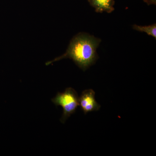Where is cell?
Masks as SVG:
<instances>
[{
  "label": "cell",
  "mask_w": 156,
  "mask_h": 156,
  "mask_svg": "<svg viewBox=\"0 0 156 156\" xmlns=\"http://www.w3.org/2000/svg\"><path fill=\"white\" fill-rule=\"evenodd\" d=\"M99 44L98 39L90 36L80 34L72 40L66 53L46 63L51 64L62 58H71L83 70L93 64L96 58V49Z\"/></svg>",
  "instance_id": "obj_1"
},
{
  "label": "cell",
  "mask_w": 156,
  "mask_h": 156,
  "mask_svg": "<svg viewBox=\"0 0 156 156\" xmlns=\"http://www.w3.org/2000/svg\"><path fill=\"white\" fill-rule=\"evenodd\" d=\"M52 101L56 106H61L63 108V114L61 119L63 123L71 115L75 112L79 106L77 93L72 88H67L62 93L58 92Z\"/></svg>",
  "instance_id": "obj_2"
},
{
  "label": "cell",
  "mask_w": 156,
  "mask_h": 156,
  "mask_svg": "<svg viewBox=\"0 0 156 156\" xmlns=\"http://www.w3.org/2000/svg\"><path fill=\"white\" fill-rule=\"evenodd\" d=\"M79 106L85 114L100 109L101 106L95 99V92L92 89H87L82 92L79 98Z\"/></svg>",
  "instance_id": "obj_3"
},
{
  "label": "cell",
  "mask_w": 156,
  "mask_h": 156,
  "mask_svg": "<svg viewBox=\"0 0 156 156\" xmlns=\"http://www.w3.org/2000/svg\"><path fill=\"white\" fill-rule=\"evenodd\" d=\"M90 5L94 7L97 12L111 13L114 11V0H89Z\"/></svg>",
  "instance_id": "obj_4"
},
{
  "label": "cell",
  "mask_w": 156,
  "mask_h": 156,
  "mask_svg": "<svg viewBox=\"0 0 156 156\" xmlns=\"http://www.w3.org/2000/svg\"><path fill=\"white\" fill-rule=\"evenodd\" d=\"M134 30L139 31L140 32H144L146 33L150 36L156 37V24L148 26H139L134 25L133 27Z\"/></svg>",
  "instance_id": "obj_5"
},
{
  "label": "cell",
  "mask_w": 156,
  "mask_h": 156,
  "mask_svg": "<svg viewBox=\"0 0 156 156\" xmlns=\"http://www.w3.org/2000/svg\"><path fill=\"white\" fill-rule=\"evenodd\" d=\"M144 2L147 3L148 5H151V4H154L155 5L156 0H144Z\"/></svg>",
  "instance_id": "obj_6"
}]
</instances>
